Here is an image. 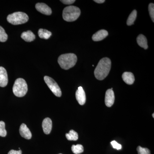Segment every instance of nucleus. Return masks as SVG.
Instances as JSON below:
<instances>
[{
	"label": "nucleus",
	"instance_id": "obj_21",
	"mask_svg": "<svg viewBox=\"0 0 154 154\" xmlns=\"http://www.w3.org/2000/svg\"><path fill=\"white\" fill-rule=\"evenodd\" d=\"M8 38V34L6 33L5 29L0 26V42H5Z\"/></svg>",
	"mask_w": 154,
	"mask_h": 154
},
{
	"label": "nucleus",
	"instance_id": "obj_8",
	"mask_svg": "<svg viewBox=\"0 0 154 154\" xmlns=\"http://www.w3.org/2000/svg\"><path fill=\"white\" fill-rule=\"evenodd\" d=\"M35 8L37 11L45 15L49 16L52 14L51 9L47 5L44 3H37L35 6Z\"/></svg>",
	"mask_w": 154,
	"mask_h": 154
},
{
	"label": "nucleus",
	"instance_id": "obj_20",
	"mask_svg": "<svg viewBox=\"0 0 154 154\" xmlns=\"http://www.w3.org/2000/svg\"><path fill=\"white\" fill-rule=\"evenodd\" d=\"M72 150L75 154H79L84 152V147L82 145L77 144L76 145L72 146Z\"/></svg>",
	"mask_w": 154,
	"mask_h": 154
},
{
	"label": "nucleus",
	"instance_id": "obj_12",
	"mask_svg": "<svg viewBox=\"0 0 154 154\" xmlns=\"http://www.w3.org/2000/svg\"><path fill=\"white\" fill-rule=\"evenodd\" d=\"M42 128L44 133L48 134L51 132L52 127V122L51 119L49 118L45 119L42 122Z\"/></svg>",
	"mask_w": 154,
	"mask_h": 154
},
{
	"label": "nucleus",
	"instance_id": "obj_5",
	"mask_svg": "<svg viewBox=\"0 0 154 154\" xmlns=\"http://www.w3.org/2000/svg\"><path fill=\"white\" fill-rule=\"evenodd\" d=\"M29 20L27 14L22 12H15L10 14L7 17V20L9 23L14 25H19L26 23Z\"/></svg>",
	"mask_w": 154,
	"mask_h": 154
},
{
	"label": "nucleus",
	"instance_id": "obj_22",
	"mask_svg": "<svg viewBox=\"0 0 154 154\" xmlns=\"http://www.w3.org/2000/svg\"><path fill=\"white\" fill-rule=\"evenodd\" d=\"M7 134V131L5 129V124L2 121H0V136L5 137Z\"/></svg>",
	"mask_w": 154,
	"mask_h": 154
},
{
	"label": "nucleus",
	"instance_id": "obj_25",
	"mask_svg": "<svg viewBox=\"0 0 154 154\" xmlns=\"http://www.w3.org/2000/svg\"><path fill=\"white\" fill-rule=\"evenodd\" d=\"M111 144L114 149H116L117 150H120L122 149V145L118 143L115 140L112 141L111 142Z\"/></svg>",
	"mask_w": 154,
	"mask_h": 154
},
{
	"label": "nucleus",
	"instance_id": "obj_1",
	"mask_svg": "<svg viewBox=\"0 0 154 154\" xmlns=\"http://www.w3.org/2000/svg\"><path fill=\"white\" fill-rule=\"evenodd\" d=\"M111 62L109 58L102 59L94 71V75L97 79L103 80L108 75L111 69Z\"/></svg>",
	"mask_w": 154,
	"mask_h": 154
},
{
	"label": "nucleus",
	"instance_id": "obj_17",
	"mask_svg": "<svg viewBox=\"0 0 154 154\" xmlns=\"http://www.w3.org/2000/svg\"><path fill=\"white\" fill-rule=\"evenodd\" d=\"M38 35L40 38L48 39L52 35V33L50 31L46 29H39L38 31Z\"/></svg>",
	"mask_w": 154,
	"mask_h": 154
},
{
	"label": "nucleus",
	"instance_id": "obj_29",
	"mask_svg": "<svg viewBox=\"0 0 154 154\" xmlns=\"http://www.w3.org/2000/svg\"><path fill=\"white\" fill-rule=\"evenodd\" d=\"M154 113H153V114H152V116H153V118H154Z\"/></svg>",
	"mask_w": 154,
	"mask_h": 154
},
{
	"label": "nucleus",
	"instance_id": "obj_7",
	"mask_svg": "<svg viewBox=\"0 0 154 154\" xmlns=\"http://www.w3.org/2000/svg\"><path fill=\"white\" fill-rule=\"evenodd\" d=\"M115 95L113 90L108 89L106 92L105 96V103L106 106L110 107L114 104Z\"/></svg>",
	"mask_w": 154,
	"mask_h": 154
},
{
	"label": "nucleus",
	"instance_id": "obj_24",
	"mask_svg": "<svg viewBox=\"0 0 154 154\" xmlns=\"http://www.w3.org/2000/svg\"><path fill=\"white\" fill-rule=\"evenodd\" d=\"M149 11L152 21L154 22V4L150 3L149 5Z\"/></svg>",
	"mask_w": 154,
	"mask_h": 154
},
{
	"label": "nucleus",
	"instance_id": "obj_10",
	"mask_svg": "<svg viewBox=\"0 0 154 154\" xmlns=\"http://www.w3.org/2000/svg\"><path fill=\"white\" fill-rule=\"evenodd\" d=\"M8 82V75L6 69L0 66V87H6Z\"/></svg>",
	"mask_w": 154,
	"mask_h": 154
},
{
	"label": "nucleus",
	"instance_id": "obj_15",
	"mask_svg": "<svg viewBox=\"0 0 154 154\" xmlns=\"http://www.w3.org/2000/svg\"><path fill=\"white\" fill-rule=\"evenodd\" d=\"M21 38L27 42H31L35 39L36 36L32 31L30 30H28V31L23 32L22 33V35H21Z\"/></svg>",
	"mask_w": 154,
	"mask_h": 154
},
{
	"label": "nucleus",
	"instance_id": "obj_2",
	"mask_svg": "<svg viewBox=\"0 0 154 154\" xmlns=\"http://www.w3.org/2000/svg\"><path fill=\"white\" fill-rule=\"evenodd\" d=\"M77 61L76 55L74 54L68 53L62 54L58 59V63L61 68L68 70L73 67Z\"/></svg>",
	"mask_w": 154,
	"mask_h": 154
},
{
	"label": "nucleus",
	"instance_id": "obj_9",
	"mask_svg": "<svg viewBox=\"0 0 154 154\" xmlns=\"http://www.w3.org/2000/svg\"><path fill=\"white\" fill-rule=\"evenodd\" d=\"M76 98L80 105H83L85 103L86 96L85 93L82 87H79L77 90L75 94Z\"/></svg>",
	"mask_w": 154,
	"mask_h": 154
},
{
	"label": "nucleus",
	"instance_id": "obj_11",
	"mask_svg": "<svg viewBox=\"0 0 154 154\" xmlns=\"http://www.w3.org/2000/svg\"><path fill=\"white\" fill-rule=\"evenodd\" d=\"M19 133L22 137L27 140H30L32 137V134L30 129L25 123H22L19 128Z\"/></svg>",
	"mask_w": 154,
	"mask_h": 154
},
{
	"label": "nucleus",
	"instance_id": "obj_3",
	"mask_svg": "<svg viewBox=\"0 0 154 154\" xmlns=\"http://www.w3.org/2000/svg\"><path fill=\"white\" fill-rule=\"evenodd\" d=\"M81 10L78 7L74 6H67L63 11V18L66 22H73L79 18Z\"/></svg>",
	"mask_w": 154,
	"mask_h": 154
},
{
	"label": "nucleus",
	"instance_id": "obj_6",
	"mask_svg": "<svg viewBox=\"0 0 154 154\" xmlns=\"http://www.w3.org/2000/svg\"><path fill=\"white\" fill-rule=\"evenodd\" d=\"M45 82L48 88L55 96L60 97L62 95L61 91L56 82L51 77L45 76L44 78Z\"/></svg>",
	"mask_w": 154,
	"mask_h": 154
},
{
	"label": "nucleus",
	"instance_id": "obj_4",
	"mask_svg": "<svg viewBox=\"0 0 154 154\" xmlns=\"http://www.w3.org/2000/svg\"><path fill=\"white\" fill-rule=\"evenodd\" d=\"M28 90L27 83L24 79L19 78L16 80L13 88V93L15 96L23 97L27 94Z\"/></svg>",
	"mask_w": 154,
	"mask_h": 154
},
{
	"label": "nucleus",
	"instance_id": "obj_16",
	"mask_svg": "<svg viewBox=\"0 0 154 154\" xmlns=\"http://www.w3.org/2000/svg\"><path fill=\"white\" fill-rule=\"evenodd\" d=\"M137 44L141 47L143 48L144 49H147L148 48L147 44V40L146 36L142 34H140L137 38Z\"/></svg>",
	"mask_w": 154,
	"mask_h": 154
},
{
	"label": "nucleus",
	"instance_id": "obj_28",
	"mask_svg": "<svg viewBox=\"0 0 154 154\" xmlns=\"http://www.w3.org/2000/svg\"><path fill=\"white\" fill-rule=\"evenodd\" d=\"M94 2H96V3H98V4H102L105 2V0H95Z\"/></svg>",
	"mask_w": 154,
	"mask_h": 154
},
{
	"label": "nucleus",
	"instance_id": "obj_14",
	"mask_svg": "<svg viewBox=\"0 0 154 154\" xmlns=\"http://www.w3.org/2000/svg\"><path fill=\"white\" fill-rule=\"evenodd\" d=\"M122 78L125 82L128 85H132L135 81L133 74L130 72H125L122 75Z\"/></svg>",
	"mask_w": 154,
	"mask_h": 154
},
{
	"label": "nucleus",
	"instance_id": "obj_26",
	"mask_svg": "<svg viewBox=\"0 0 154 154\" xmlns=\"http://www.w3.org/2000/svg\"><path fill=\"white\" fill-rule=\"evenodd\" d=\"M60 2L65 5H70L73 4L75 1V0H63V1H60Z\"/></svg>",
	"mask_w": 154,
	"mask_h": 154
},
{
	"label": "nucleus",
	"instance_id": "obj_30",
	"mask_svg": "<svg viewBox=\"0 0 154 154\" xmlns=\"http://www.w3.org/2000/svg\"></svg>",
	"mask_w": 154,
	"mask_h": 154
},
{
	"label": "nucleus",
	"instance_id": "obj_13",
	"mask_svg": "<svg viewBox=\"0 0 154 154\" xmlns=\"http://www.w3.org/2000/svg\"><path fill=\"white\" fill-rule=\"evenodd\" d=\"M108 33L107 30H101L97 31L93 35L92 39L94 41H99L103 40L108 36Z\"/></svg>",
	"mask_w": 154,
	"mask_h": 154
},
{
	"label": "nucleus",
	"instance_id": "obj_27",
	"mask_svg": "<svg viewBox=\"0 0 154 154\" xmlns=\"http://www.w3.org/2000/svg\"><path fill=\"white\" fill-rule=\"evenodd\" d=\"M8 154H22V152L21 150L19 149V150L16 151L14 150H11L9 152Z\"/></svg>",
	"mask_w": 154,
	"mask_h": 154
},
{
	"label": "nucleus",
	"instance_id": "obj_18",
	"mask_svg": "<svg viewBox=\"0 0 154 154\" xmlns=\"http://www.w3.org/2000/svg\"><path fill=\"white\" fill-rule=\"evenodd\" d=\"M66 137L69 140L76 141L78 140L79 138L78 134L73 130H71L69 133L66 134Z\"/></svg>",
	"mask_w": 154,
	"mask_h": 154
},
{
	"label": "nucleus",
	"instance_id": "obj_23",
	"mask_svg": "<svg viewBox=\"0 0 154 154\" xmlns=\"http://www.w3.org/2000/svg\"><path fill=\"white\" fill-rule=\"evenodd\" d=\"M137 150L138 154H151L150 151L148 149L142 147L140 146H138Z\"/></svg>",
	"mask_w": 154,
	"mask_h": 154
},
{
	"label": "nucleus",
	"instance_id": "obj_19",
	"mask_svg": "<svg viewBox=\"0 0 154 154\" xmlns=\"http://www.w3.org/2000/svg\"><path fill=\"white\" fill-rule=\"evenodd\" d=\"M137 15V12L136 10H134L131 12L127 19V24L128 26H131V25H133L135 20L136 19Z\"/></svg>",
	"mask_w": 154,
	"mask_h": 154
}]
</instances>
